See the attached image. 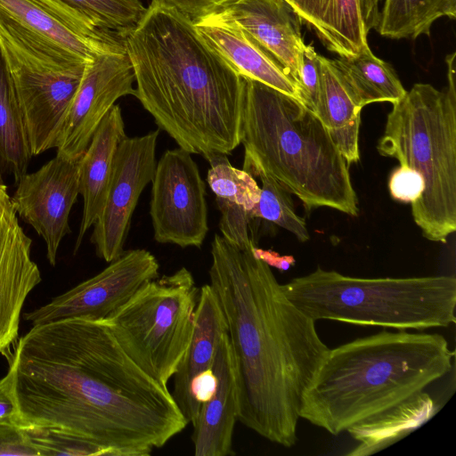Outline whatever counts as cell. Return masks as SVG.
Listing matches in <instances>:
<instances>
[{
    "instance_id": "1",
    "label": "cell",
    "mask_w": 456,
    "mask_h": 456,
    "mask_svg": "<svg viewBox=\"0 0 456 456\" xmlns=\"http://www.w3.org/2000/svg\"><path fill=\"white\" fill-rule=\"evenodd\" d=\"M14 349L8 361L22 428L63 431L116 456H148L188 424L168 387L136 365L104 320L35 325Z\"/></svg>"
},
{
    "instance_id": "2",
    "label": "cell",
    "mask_w": 456,
    "mask_h": 456,
    "mask_svg": "<svg viewBox=\"0 0 456 456\" xmlns=\"http://www.w3.org/2000/svg\"><path fill=\"white\" fill-rule=\"evenodd\" d=\"M215 234L209 285L223 310L238 387V420L292 447L305 393L329 347L315 321L284 294L271 267Z\"/></svg>"
},
{
    "instance_id": "3",
    "label": "cell",
    "mask_w": 456,
    "mask_h": 456,
    "mask_svg": "<svg viewBox=\"0 0 456 456\" xmlns=\"http://www.w3.org/2000/svg\"><path fill=\"white\" fill-rule=\"evenodd\" d=\"M125 48L134 96L179 148L208 160L240 144L242 77L189 16L151 1Z\"/></svg>"
},
{
    "instance_id": "4",
    "label": "cell",
    "mask_w": 456,
    "mask_h": 456,
    "mask_svg": "<svg viewBox=\"0 0 456 456\" xmlns=\"http://www.w3.org/2000/svg\"><path fill=\"white\" fill-rule=\"evenodd\" d=\"M437 333L380 331L329 349L305 393L300 419L331 435L385 411L452 369Z\"/></svg>"
},
{
    "instance_id": "5",
    "label": "cell",
    "mask_w": 456,
    "mask_h": 456,
    "mask_svg": "<svg viewBox=\"0 0 456 456\" xmlns=\"http://www.w3.org/2000/svg\"><path fill=\"white\" fill-rule=\"evenodd\" d=\"M243 170L259 169L297 196L307 211L359 213L349 166L318 117L298 100L242 77Z\"/></svg>"
},
{
    "instance_id": "6",
    "label": "cell",
    "mask_w": 456,
    "mask_h": 456,
    "mask_svg": "<svg viewBox=\"0 0 456 456\" xmlns=\"http://www.w3.org/2000/svg\"><path fill=\"white\" fill-rule=\"evenodd\" d=\"M456 53L448 54V86L417 83L388 113L377 150L416 170L424 190L411 203L423 236L445 243L456 230Z\"/></svg>"
},
{
    "instance_id": "7",
    "label": "cell",
    "mask_w": 456,
    "mask_h": 456,
    "mask_svg": "<svg viewBox=\"0 0 456 456\" xmlns=\"http://www.w3.org/2000/svg\"><path fill=\"white\" fill-rule=\"evenodd\" d=\"M281 286L315 322L421 330L456 321V279L450 275L358 278L318 267Z\"/></svg>"
},
{
    "instance_id": "8",
    "label": "cell",
    "mask_w": 456,
    "mask_h": 456,
    "mask_svg": "<svg viewBox=\"0 0 456 456\" xmlns=\"http://www.w3.org/2000/svg\"><path fill=\"white\" fill-rule=\"evenodd\" d=\"M199 294L192 273L181 267L144 283L104 320L126 354L164 387L190 344Z\"/></svg>"
},
{
    "instance_id": "9",
    "label": "cell",
    "mask_w": 456,
    "mask_h": 456,
    "mask_svg": "<svg viewBox=\"0 0 456 456\" xmlns=\"http://www.w3.org/2000/svg\"><path fill=\"white\" fill-rule=\"evenodd\" d=\"M0 48L10 69L69 72L125 39L97 28L61 0H0Z\"/></svg>"
},
{
    "instance_id": "10",
    "label": "cell",
    "mask_w": 456,
    "mask_h": 456,
    "mask_svg": "<svg viewBox=\"0 0 456 456\" xmlns=\"http://www.w3.org/2000/svg\"><path fill=\"white\" fill-rule=\"evenodd\" d=\"M150 215L154 239L200 248L208 232L205 183L188 151L164 152L151 180Z\"/></svg>"
},
{
    "instance_id": "11",
    "label": "cell",
    "mask_w": 456,
    "mask_h": 456,
    "mask_svg": "<svg viewBox=\"0 0 456 456\" xmlns=\"http://www.w3.org/2000/svg\"><path fill=\"white\" fill-rule=\"evenodd\" d=\"M156 257L142 248L124 251L96 275L26 312L32 326L70 318L105 320L146 282L159 277Z\"/></svg>"
},
{
    "instance_id": "12",
    "label": "cell",
    "mask_w": 456,
    "mask_h": 456,
    "mask_svg": "<svg viewBox=\"0 0 456 456\" xmlns=\"http://www.w3.org/2000/svg\"><path fill=\"white\" fill-rule=\"evenodd\" d=\"M159 134L126 136L117 149L106 200L91 236L97 256L107 263L124 252L133 213L154 175Z\"/></svg>"
},
{
    "instance_id": "13",
    "label": "cell",
    "mask_w": 456,
    "mask_h": 456,
    "mask_svg": "<svg viewBox=\"0 0 456 456\" xmlns=\"http://www.w3.org/2000/svg\"><path fill=\"white\" fill-rule=\"evenodd\" d=\"M134 75L125 50L97 55L84 74L64 119L56 149L69 159L83 156L102 120L115 102L134 95Z\"/></svg>"
},
{
    "instance_id": "14",
    "label": "cell",
    "mask_w": 456,
    "mask_h": 456,
    "mask_svg": "<svg viewBox=\"0 0 456 456\" xmlns=\"http://www.w3.org/2000/svg\"><path fill=\"white\" fill-rule=\"evenodd\" d=\"M81 159L56 154L37 171L25 174L11 198L17 215L45 241L53 266L61 240L70 232L69 216L79 194Z\"/></svg>"
},
{
    "instance_id": "15",
    "label": "cell",
    "mask_w": 456,
    "mask_h": 456,
    "mask_svg": "<svg viewBox=\"0 0 456 456\" xmlns=\"http://www.w3.org/2000/svg\"><path fill=\"white\" fill-rule=\"evenodd\" d=\"M31 245L0 174V354L8 359L19 339L24 303L42 281Z\"/></svg>"
},
{
    "instance_id": "16",
    "label": "cell",
    "mask_w": 456,
    "mask_h": 456,
    "mask_svg": "<svg viewBox=\"0 0 456 456\" xmlns=\"http://www.w3.org/2000/svg\"><path fill=\"white\" fill-rule=\"evenodd\" d=\"M227 331L219 301L209 284L200 289L192 336L174 375L172 395L188 421L192 423L201 403L213 391L215 354L222 335Z\"/></svg>"
},
{
    "instance_id": "17",
    "label": "cell",
    "mask_w": 456,
    "mask_h": 456,
    "mask_svg": "<svg viewBox=\"0 0 456 456\" xmlns=\"http://www.w3.org/2000/svg\"><path fill=\"white\" fill-rule=\"evenodd\" d=\"M204 16L239 26L277 61L298 89L305 46L303 22L285 0H224Z\"/></svg>"
},
{
    "instance_id": "18",
    "label": "cell",
    "mask_w": 456,
    "mask_h": 456,
    "mask_svg": "<svg viewBox=\"0 0 456 456\" xmlns=\"http://www.w3.org/2000/svg\"><path fill=\"white\" fill-rule=\"evenodd\" d=\"M84 70L47 72L10 69L32 156L56 148Z\"/></svg>"
},
{
    "instance_id": "19",
    "label": "cell",
    "mask_w": 456,
    "mask_h": 456,
    "mask_svg": "<svg viewBox=\"0 0 456 456\" xmlns=\"http://www.w3.org/2000/svg\"><path fill=\"white\" fill-rule=\"evenodd\" d=\"M212 371L215 386L193 420L195 456L233 455L232 437L238 420V387L232 349L227 331L218 343Z\"/></svg>"
},
{
    "instance_id": "20",
    "label": "cell",
    "mask_w": 456,
    "mask_h": 456,
    "mask_svg": "<svg viewBox=\"0 0 456 456\" xmlns=\"http://www.w3.org/2000/svg\"><path fill=\"white\" fill-rule=\"evenodd\" d=\"M192 20L201 37L240 77L261 82L300 102L298 89L284 69L239 26L206 16Z\"/></svg>"
},
{
    "instance_id": "21",
    "label": "cell",
    "mask_w": 456,
    "mask_h": 456,
    "mask_svg": "<svg viewBox=\"0 0 456 456\" xmlns=\"http://www.w3.org/2000/svg\"><path fill=\"white\" fill-rule=\"evenodd\" d=\"M126 137L121 109L115 104L95 130L81 159L79 194L83 197L84 205L75 252L103 208L114 157L119 143Z\"/></svg>"
},
{
    "instance_id": "22",
    "label": "cell",
    "mask_w": 456,
    "mask_h": 456,
    "mask_svg": "<svg viewBox=\"0 0 456 456\" xmlns=\"http://www.w3.org/2000/svg\"><path fill=\"white\" fill-rule=\"evenodd\" d=\"M285 1L324 46L339 57H353L368 45L359 0Z\"/></svg>"
},
{
    "instance_id": "23",
    "label": "cell",
    "mask_w": 456,
    "mask_h": 456,
    "mask_svg": "<svg viewBox=\"0 0 456 456\" xmlns=\"http://www.w3.org/2000/svg\"><path fill=\"white\" fill-rule=\"evenodd\" d=\"M439 405L419 392L408 399L351 426L346 431L359 442L348 455L367 456L401 440L430 419Z\"/></svg>"
},
{
    "instance_id": "24",
    "label": "cell",
    "mask_w": 456,
    "mask_h": 456,
    "mask_svg": "<svg viewBox=\"0 0 456 456\" xmlns=\"http://www.w3.org/2000/svg\"><path fill=\"white\" fill-rule=\"evenodd\" d=\"M320 88L315 115L349 164L360 159L361 110L354 102L333 60L319 55Z\"/></svg>"
},
{
    "instance_id": "25",
    "label": "cell",
    "mask_w": 456,
    "mask_h": 456,
    "mask_svg": "<svg viewBox=\"0 0 456 456\" xmlns=\"http://www.w3.org/2000/svg\"><path fill=\"white\" fill-rule=\"evenodd\" d=\"M333 61L360 110L373 102L393 104L407 92L394 69L374 55L369 45L353 57H339Z\"/></svg>"
},
{
    "instance_id": "26",
    "label": "cell",
    "mask_w": 456,
    "mask_h": 456,
    "mask_svg": "<svg viewBox=\"0 0 456 456\" xmlns=\"http://www.w3.org/2000/svg\"><path fill=\"white\" fill-rule=\"evenodd\" d=\"M31 157L21 110L0 48V174L10 175L18 183L27 174Z\"/></svg>"
},
{
    "instance_id": "27",
    "label": "cell",
    "mask_w": 456,
    "mask_h": 456,
    "mask_svg": "<svg viewBox=\"0 0 456 456\" xmlns=\"http://www.w3.org/2000/svg\"><path fill=\"white\" fill-rule=\"evenodd\" d=\"M454 20L456 0H385L377 30L392 39H415L430 35L435 21Z\"/></svg>"
},
{
    "instance_id": "28",
    "label": "cell",
    "mask_w": 456,
    "mask_h": 456,
    "mask_svg": "<svg viewBox=\"0 0 456 456\" xmlns=\"http://www.w3.org/2000/svg\"><path fill=\"white\" fill-rule=\"evenodd\" d=\"M248 174L257 176L262 183L259 200L250 216L281 226L301 242L308 240L310 235L305 221L296 213L290 193L262 170L255 169Z\"/></svg>"
},
{
    "instance_id": "29",
    "label": "cell",
    "mask_w": 456,
    "mask_h": 456,
    "mask_svg": "<svg viewBox=\"0 0 456 456\" xmlns=\"http://www.w3.org/2000/svg\"><path fill=\"white\" fill-rule=\"evenodd\" d=\"M100 30L126 37L140 22L147 8L140 0H61Z\"/></svg>"
},
{
    "instance_id": "30",
    "label": "cell",
    "mask_w": 456,
    "mask_h": 456,
    "mask_svg": "<svg viewBox=\"0 0 456 456\" xmlns=\"http://www.w3.org/2000/svg\"><path fill=\"white\" fill-rule=\"evenodd\" d=\"M207 181L216 198L226 200L250 211L259 200L261 189L254 177L231 165L226 155L216 154L208 160Z\"/></svg>"
},
{
    "instance_id": "31",
    "label": "cell",
    "mask_w": 456,
    "mask_h": 456,
    "mask_svg": "<svg viewBox=\"0 0 456 456\" xmlns=\"http://www.w3.org/2000/svg\"><path fill=\"white\" fill-rule=\"evenodd\" d=\"M23 429L37 456H116L109 448L63 431Z\"/></svg>"
},
{
    "instance_id": "32",
    "label": "cell",
    "mask_w": 456,
    "mask_h": 456,
    "mask_svg": "<svg viewBox=\"0 0 456 456\" xmlns=\"http://www.w3.org/2000/svg\"><path fill=\"white\" fill-rule=\"evenodd\" d=\"M216 203L222 215L219 224L222 236L240 248L256 246L248 232L250 221L254 219L250 213L224 199L216 198Z\"/></svg>"
},
{
    "instance_id": "33",
    "label": "cell",
    "mask_w": 456,
    "mask_h": 456,
    "mask_svg": "<svg viewBox=\"0 0 456 456\" xmlns=\"http://www.w3.org/2000/svg\"><path fill=\"white\" fill-rule=\"evenodd\" d=\"M319 88V54L311 44L305 45L300 60L298 92L300 102L314 113H315L318 104Z\"/></svg>"
},
{
    "instance_id": "34",
    "label": "cell",
    "mask_w": 456,
    "mask_h": 456,
    "mask_svg": "<svg viewBox=\"0 0 456 456\" xmlns=\"http://www.w3.org/2000/svg\"><path fill=\"white\" fill-rule=\"evenodd\" d=\"M388 188L393 199L413 203L420 197L424 190V182L416 170L400 165L392 171Z\"/></svg>"
},
{
    "instance_id": "35",
    "label": "cell",
    "mask_w": 456,
    "mask_h": 456,
    "mask_svg": "<svg viewBox=\"0 0 456 456\" xmlns=\"http://www.w3.org/2000/svg\"><path fill=\"white\" fill-rule=\"evenodd\" d=\"M0 425L22 428L16 395V370L11 361L8 371L0 379Z\"/></svg>"
},
{
    "instance_id": "36",
    "label": "cell",
    "mask_w": 456,
    "mask_h": 456,
    "mask_svg": "<svg viewBox=\"0 0 456 456\" xmlns=\"http://www.w3.org/2000/svg\"><path fill=\"white\" fill-rule=\"evenodd\" d=\"M0 455L37 456L23 428L0 425Z\"/></svg>"
},
{
    "instance_id": "37",
    "label": "cell",
    "mask_w": 456,
    "mask_h": 456,
    "mask_svg": "<svg viewBox=\"0 0 456 456\" xmlns=\"http://www.w3.org/2000/svg\"><path fill=\"white\" fill-rule=\"evenodd\" d=\"M175 7L191 20L202 17L211 12L224 0H152Z\"/></svg>"
},
{
    "instance_id": "38",
    "label": "cell",
    "mask_w": 456,
    "mask_h": 456,
    "mask_svg": "<svg viewBox=\"0 0 456 456\" xmlns=\"http://www.w3.org/2000/svg\"><path fill=\"white\" fill-rule=\"evenodd\" d=\"M366 32L377 28L380 18V4L383 0H359Z\"/></svg>"
},
{
    "instance_id": "39",
    "label": "cell",
    "mask_w": 456,
    "mask_h": 456,
    "mask_svg": "<svg viewBox=\"0 0 456 456\" xmlns=\"http://www.w3.org/2000/svg\"><path fill=\"white\" fill-rule=\"evenodd\" d=\"M253 254L258 259L264 261L270 267L273 266L281 271L288 270L294 264V258L289 256H279L278 253L271 250H264L255 246L252 249Z\"/></svg>"
}]
</instances>
